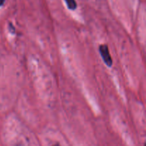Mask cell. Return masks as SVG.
I'll use <instances>...</instances> for the list:
<instances>
[{
    "instance_id": "cell-4",
    "label": "cell",
    "mask_w": 146,
    "mask_h": 146,
    "mask_svg": "<svg viewBox=\"0 0 146 146\" xmlns=\"http://www.w3.org/2000/svg\"><path fill=\"white\" fill-rule=\"evenodd\" d=\"M4 2H5V0H0V7L4 5Z\"/></svg>"
},
{
    "instance_id": "cell-3",
    "label": "cell",
    "mask_w": 146,
    "mask_h": 146,
    "mask_svg": "<svg viewBox=\"0 0 146 146\" xmlns=\"http://www.w3.org/2000/svg\"><path fill=\"white\" fill-rule=\"evenodd\" d=\"M9 25H10L9 31H10V32L11 33V34H14V33H15V31H16V29H15V28H14V26H13V24H11V23H10V24H9Z\"/></svg>"
},
{
    "instance_id": "cell-5",
    "label": "cell",
    "mask_w": 146,
    "mask_h": 146,
    "mask_svg": "<svg viewBox=\"0 0 146 146\" xmlns=\"http://www.w3.org/2000/svg\"><path fill=\"white\" fill-rule=\"evenodd\" d=\"M53 146H60V145H58V144H55V145H54Z\"/></svg>"
},
{
    "instance_id": "cell-1",
    "label": "cell",
    "mask_w": 146,
    "mask_h": 146,
    "mask_svg": "<svg viewBox=\"0 0 146 146\" xmlns=\"http://www.w3.org/2000/svg\"><path fill=\"white\" fill-rule=\"evenodd\" d=\"M99 53L106 65L108 67L112 66L113 60L110 54L109 48L106 44H101L99 46Z\"/></svg>"
},
{
    "instance_id": "cell-2",
    "label": "cell",
    "mask_w": 146,
    "mask_h": 146,
    "mask_svg": "<svg viewBox=\"0 0 146 146\" xmlns=\"http://www.w3.org/2000/svg\"><path fill=\"white\" fill-rule=\"evenodd\" d=\"M67 7L70 10H75L77 8V4L76 0H64Z\"/></svg>"
}]
</instances>
